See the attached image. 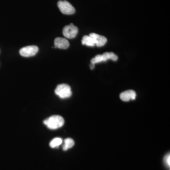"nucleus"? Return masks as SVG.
Returning a JSON list of instances; mask_svg holds the SVG:
<instances>
[{
	"label": "nucleus",
	"instance_id": "obj_1",
	"mask_svg": "<svg viewBox=\"0 0 170 170\" xmlns=\"http://www.w3.org/2000/svg\"><path fill=\"white\" fill-rule=\"evenodd\" d=\"M44 123L49 129L55 130L59 129L63 125L64 123V119L62 116L53 115L45 119Z\"/></svg>",
	"mask_w": 170,
	"mask_h": 170
},
{
	"label": "nucleus",
	"instance_id": "obj_2",
	"mask_svg": "<svg viewBox=\"0 0 170 170\" xmlns=\"http://www.w3.org/2000/svg\"><path fill=\"white\" fill-rule=\"evenodd\" d=\"M55 93L61 98H66L71 97L72 95L71 88L69 85L65 84H60L57 86Z\"/></svg>",
	"mask_w": 170,
	"mask_h": 170
},
{
	"label": "nucleus",
	"instance_id": "obj_3",
	"mask_svg": "<svg viewBox=\"0 0 170 170\" xmlns=\"http://www.w3.org/2000/svg\"><path fill=\"white\" fill-rule=\"evenodd\" d=\"M58 7L61 12L66 15H71L75 12L74 7L67 1H59Z\"/></svg>",
	"mask_w": 170,
	"mask_h": 170
},
{
	"label": "nucleus",
	"instance_id": "obj_4",
	"mask_svg": "<svg viewBox=\"0 0 170 170\" xmlns=\"http://www.w3.org/2000/svg\"><path fill=\"white\" fill-rule=\"evenodd\" d=\"M63 36L66 38L69 39L75 38L78 33V28L77 26L74 25L73 24L71 23L69 25L66 26L63 28Z\"/></svg>",
	"mask_w": 170,
	"mask_h": 170
},
{
	"label": "nucleus",
	"instance_id": "obj_5",
	"mask_svg": "<svg viewBox=\"0 0 170 170\" xmlns=\"http://www.w3.org/2000/svg\"><path fill=\"white\" fill-rule=\"evenodd\" d=\"M38 51V48L37 46L36 45H29L21 49L20 53L22 56L29 57L36 55Z\"/></svg>",
	"mask_w": 170,
	"mask_h": 170
},
{
	"label": "nucleus",
	"instance_id": "obj_6",
	"mask_svg": "<svg viewBox=\"0 0 170 170\" xmlns=\"http://www.w3.org/2000/svg\"><path fill=\"white\" fill-rule=\"evenodd\" d=\"M89 36L92 37L95 44L98 47L103 46L107 42V39L106 37L101 36L95 33L90 34Z\"/></svg>",
	"mask_w": 170,
	"mask_h": 170
},
{
	"label": "nucleus",
	"instance_id": "obj_7",
	"mask_svg": "<svg viewBox=\"0 0 170 170\" xmlns=\"http://www.w3.org/2000/svg\"><path fill=\"white\" fill-rule=\"evenodd\" d=\"M119 97L123 101L128 102L130 100H134L136 99V92L132 90H127L122 93Z\"/></svg>",
	"mask_w": 170,
	"mask_h": 170
},
{
	"label": "nucleus",
	"instance_id": "obj_8",
	"mask_svg": "<svg viewBox=\"0 0 170 170\" xmlns=\"http://www.w3.org/2000/svg\"><path fill=\"white\" fill-rule=\"evenodd\" d=\"M70 46V43L67 39L62 37H57L54 40L55 48L66 49Z\"/></svg>",
	"mask_w": 170,
	"mask_h": 170
},
{
	"label": "nucleus",
	"instance_id": "obj_9",
	"mask_svg": "<svg viewBox=\"0 0 170 170\" xmlns=\"http://www.w3.org/2000/svg\"><path fill=\"white\" fill-rule=\"evenodd\" d=\"M102 57L103 62H106L108 59H111L114 61H117L118 59L117 55L114 53L113 52H110V53L106 52L102 54Z\"/></svg>",
	"mask_w": 170,
	"mask_h": 170
},
{
	"label": "nucleus",
	"instance_id": "obj_10",
	"mask_svg": "<svg viewBox=\"0 0 170 170\" xmlns=\"http://www.w3.org/2000/svg\"><path fill=\"white\" fill-rule=\"evenodd\" d=\"M82 44V45H86L89 46H94L95 45L93 40L89 35L85 36L83 37Z\"/></svg>",
	"mask_w": 170,
	"mask_h": 170
},
{
	"label": "nucleus",
	"instance_id": "obj_11",
	"mask_svg": "<svg viewBox=\"0 0 170 170\" xmlns=\"http://www.w3.org/2000/svg\"><path fill=\"white\" fill-rule=\"evenodd\" d=\"M74 144H75V142L73 139H71L70 138H66L64 140V144L63 146V150L66 151L69 149V148L73 147Z\"/></svg>",
	"mask_w": 170,
	"mask_h": 170
},
{
	"label": "nucleus",
	"instance_id": "obj_12",
	"mask_svg": "<svg viewBox=\"0 0 170 170\" xmlns=\"http://www.w3.org/2000/svg\"><path fill=\"white\" fill-rule=\"evenodd\" d=\"M62 140L61 138H54V139H53L50 143V146L52 148H55V147H59L60 145L62 144Z\"/></svg>",
	"mask_w": 170,
	"mask_h": 170
},
{
	"label": "nucleus",
	"instance_id": "obj_13",
	"mask_svg": "<svg viewBox=\"0 0 170 170\" xmlns=\"http://www.w3.org/2000/svg\"><path fill=\"white\" fill-rule=\"evenodd\" d=\"M103 62V58L102 55H97L92 59L91 61V63L93 64H96V63H99V62Z\"/></svg>",
	"mask_w": 170,
	"mask_h": 170
},
{
	"label": "nucleus",
	"instance_id": "obj_14",
	"mask_svg": "<svg viewBox=\"0 0 170 170\" xmlns=\"http://www.w3.org/2000/svg\"><path fill=\"white\" fill-rule=\"evenodd\" d=\"M164 163L166 165L170 167V154H168L166 156H165L164 158Z\"/></svg>",
	"mask_w": 170,
	"mask_h": 170
},
{
	"label": "nucleus",
	"instance_id": "obj_15",
	"mask_svg": "<svg viewBox=\"0 0 170 170\" xmlns=\"http://www.w3.org/2000/svg\"><path fill=\"white\" fill-rule=\"evenodd\" d=\"M90 69L91 70H93V69H94L95 68V64H93V63H91L90 65Z\"/></svg>",
	"mask_w": 170,
	"mask_h": 170
}]
</instances>
